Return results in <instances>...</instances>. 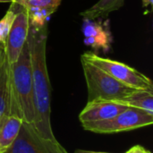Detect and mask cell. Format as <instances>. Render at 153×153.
Wrapping results in <instances>:
<instances>
[{"mask_svg": "<svg viewBox=\"0 0 153 153\" xmlns=\"http://www.w3.org/2000/svg\"><path fill=\"white\" fill-rule=\"evenodd\" d=\"M48 24L41 28L30 26L28 46L32 75L34 126L38 135L44 140L56 142L50 121V82L47 67L46 48Z\"/></svg>", "mask_w": 153, "mask_h": 153, "instance_id": "6da1fadb", "label": "cell"}, {"mask_svg": "<svg viewBox=\"0 0 153 153\" xmlns=\"http://www.w3.org/2000/svg\"><path fill=\"white\" fill-rule=\"evenodd\" d=\"M117 102L131 108L144 110L153 116V91L136 90L132 94Z\"/></svg>", "mask_w": 153, "mask_h": 153, "instance_id": "4fadbf2b", "label": "cell"}, {"mask_svg": "<svg viewBox=\"0 0 153 153\" xmlns=\"http://www.w3.org/2000/svg\"><path fill=\"white\" fill-rule=\"evenodd\" d=\"M125 153H151L148 150H146L144 147L141 146V145H135L134 147H132L131 149H129Z\"/></svg>", "mask_w": 153, "mask_h": 153, "instance_id": "2e32d148", "label": "cell"}, {"mask_svg": "<svg viewBox=\"0 0 153 153\" xmlns=\"http://www.w3.org/2000/svg\"><path fill=\"white\" fill-rule=\"evenodd\" d=\"M11 4V7L6 12L4 16L0 20V43H4L17 13V4L13 3Z\"/></svg>", "mask_w": 153, "mask_h": 153, "instance_id": "9a60e30c", "label": "cell"}, {"mask_svg": "<svg viewBox=\"0 0 153 153\" xmlns=\"http://www.w3.org/2000/svg\"><path fill=\"white\" fill-rule=\"evenodd\" d=\"M74 153H110V152H91V151H82L78 150Z\"/></svg>", "mask_w": 153, "mask_h": 153, "instance_id": "ac0fdd59", "label": "cell"}, {"mask_svg": "<svg viewBox=\"0 0 153 153\" xmlns=\"http://www.w3.org/2000/svg\"><path fill=\"white\" fill-rule=\"evenodd\" d=\"M84 44L94 50L102 49L107 52L111 48V33L101 22L84 19L82 28Z\"/></svg>", "mask_w": 153, "mask_h": 153, "instance_id": "9c48e42d", "label": "cell"}, {"mask_svg": "<svg viewBox=\"0 0 153 153\" xmlns=\"http://www.w3.org/2000/svg\"><path fill=\"white\" fill-rule=\"evenodd\" d=\"M125 4V0H99L91 7L82 12L80 14L83 19L97 20L105 18L110 13L120 9Z\"/></svg>", "mask_w": 153, "mask_h": 153, "instance_id": "7c38bea8", "label": "cell"}, {"mask_svg": "<svg viewBox=\"0 0 153 153\" xmlns=\"http://www.w3.org/2000/svg\"><path fill=\"white\" fill-rule=\"evenodd\" d=\"M152 115L144 110L129 107L112 119L83 122L82 126L84 130L96 134H116L152 126Z\"/></svg>", "mask_w": 153, "mask_h": 153, "instance_id": "5b68a950", "label": "cell"}, {"mask_svg": "<svg viewBox=\"0 0 153 153\" xmlns=\"http://www.w3.org/2000/svg\"><path fill=\"white\" fill-rule=\"evenodd\" d=\"M12 3L27 10H47L53 14L60 6L62 0H13Z\"/></svg>", "mask_w": 153, "mask_h": 153, "instance_id": "5bb4252c", "label": "cell"}, {"mask_svg": "<svg viewBox=\"0 0 153 153\" xmlns=\"http://www.w3.org/2000/svg\"><path fill=\"white\" fill-rule=\"evenodd\" d=\"M9 115L18 117L28 124H32L34 119L32 75L28 40L18 60L9 65Z\"/></svg>", "mask_w": 153, "mask_h": 153, "instance_id": "7a4b0ae2", "label": "cell"}, {"mask_svg": "<svg viewBox=\"0 0 153 153\" xmlns=\"http://www.w3.org/2000/svg\"><path fill=\"white\" fill-rule=\"evenodd\" d=\"M23 120L15 116H4L0 121V153H4L17 137Z\"/></svg>", "mask_w": 153, "mask_h": 153, "instance_id": "8fae6325", "label": "cell"}, {"mask_svg": "<svg viewBox=\"0 0 153 153\" xmlns=\"http://www.w3.org/2000/svg\"><path fill=\"white\" fill-rule=\"evenodd\" d=\"M13 0H0V3H12Z\"/></svg>", "mask_w": 153, "mask_h": 153, "instance_id": "d6986e66", "label": "cell"}, {"mask_svg": "<svg viewBox=\"0 0 153 153\" xmlns=\"http://www.w3.org/2000/svg\"><path fill=\"white\" fill-rule=\"evenodd\" d=\"M128 108V106L117 101L93 100L87 102V105L79 115V119L81 123L108 120L114 118Z\"/></svg>", "mask_w": 153, "mask_h": 153, "instance_id": "52a82bcc", "label": "cell"}, {"mask_svg": "<svg viewBox=\"0 0 153 153\" xmlns=\"http://www.w3.org/2000/svg\"><path fill=\"white\" fill-rule=\"evenodd\" d=\"M4 153H48V152L32 124L22 122L17 137Z\"/></svg>", "mask_w": 153, "mask_h": 153, "instance_id": "ba28073f", "label": "cell"}, {"mask_svg": "<svg viewBox=\"0 0 153 153\" xmlns=\"http://www.w3.org/2000/svg\"><path fill=\"white\" fill-rule=\"evenodd\" d=\"M87 84L88 102L93 100L119 101L136 90L118 82L103 70L81 59Z\"/></svg>", "mask_w": 153, "mask_h": 153, "instance_id": "3957f363", "label": "cell"}, {"mask_svg": "<svg viewBox=\"0 0 153 153\" xmlns=\"http://www.w3.org/2000/svg\"><path fill=\"white\" fill-rule=\"evenodd\" d=\"M153 4V0H143V7L148 8L152 6Z\"/></svg>", "mask_w": 153, "mask_h": 153, "instance_id": "e0dca14e", "label": "cell"}, {"mask_svg": "<svg viewBox=\"0 0 153 153\" xmlns=\"http://www.w3.org/2000/svg\"><path fill=\"white\" fill-rule=\"evenodd\" d=\"M9 65H10L6 58L3 44L0 43V121L4 116H10Z\"/></svg>", "mask_w": 153, "mask_h": 153, "instance_id": "30bf717a", "label": "cell"}, {"mask_svg": "<svg viewBox=\"0 0 153 153\" xmlns=\"http://www.w3.org/2000/svg\"><path fill=\"white\" fill-rule=\"evenodd\" d=\"M29 29L30 22L28 11L27 9L19 6L7 38L4 43H2L10 65L18 60L22 50L28 40Z\"/></svg>", "mask_w": 153, "mask_h": 153, "instance_id": "8992f818", "label": "cell"}, {"mask_svg": "<svg viewBox=\"0 0 153 153\" xmlns=\"http://www.w3.org/2000/svg\"><path fill=\"white\" fill-rule=\"evenodd\" d=\"M81 59L99 67L126 86L135 90L153 91V83L149 77L124 63L101 57L91 51L83 53Z\"/></svg>", "mask_w": 153, "mask_h": 153, "instance_id": "277c9868", "label": "cell"}]
</instances>
